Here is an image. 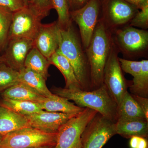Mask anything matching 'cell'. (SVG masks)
Returning <instances> with one entry per match:
<instances>
[{"label":"cell","mask_w":148,"mask_h":148,"mask_svg":"<svg viewBox=\"0 0 148 148\" xmlns=\"http://www.w3.org/2000/svg\"><path fill=\"white\" fill-rule=\"evenodd\" d=\"M12 15V12L0 5V52L4 51L8 44Z\"/></svg>","instance_id":"25"},{"label":"cell","mask_w":148,"mask_h":148,"mask_svg":"<svg viewBox=\"0 0 148 148\" xmlns=\"http://www.w3.org/2000/svg\"><path fill=\"white\" fill-rule=\"evenodd\" d=\"M142 62L141 72L133 77L128 88L132 95L148 98V60Z\"/></svg>","instance_id":"24"},{"label":"cell","mask_w":148,"mask_h":148,"mask_svg":"<svg viewBox=\"0 0 148 148\" xmlns=\"http://www.w3.org/2000/svg\"><path fill=\"white\" fill-rule=\"evenodd\" d=\"M112 42V32L106 28L100 19L89 45L85 49L90 66L91 90L98 89L103 84V73Z\"/></svg>","instance_id":"3"},{"label":"cell","mask_w":148,"mask_h":148,"mask_svg":"<svg viewBox=\"0 0 148 148\" xmlns=\"http://www.w3.org/2000/svg\"><path fill=\"white\" fill-rule=\"evenodd\" d=\"M121 67L122 71L130 74L132 77L139 75L142 69V60L141 61H131L119 57Z\"/></svg>","instance_id":"30"},{"label":"cell","mask_w":148,"mask_h":148,"mask_svg":"<svg viewBox=\"0 0 148 148\" xmlns=\"http://www.w3.org/2000/svg\"><path fill=\"white\" fill-rule=\"evenodd\" d=\"M116 126V134L125 138L136 136L148 138V121L146 119L117 120Z\"/></svg>","instance_id":"16"},{"label":"cell","mask_w":148,"mask_h":148,"mask_svg":"<svg viewBox=\"0 0 148 148\" xmlns=\"http://www.w3.org/2000/svg\"><path fill=\"white\" fill-rule=\"evenodd\" d=\"M19 73L5 63L0 64V91L20 82Z\"/></svg>","instance_id":"26"},{"label":"cell","mask_w":148,"mask_h":148,"mask_svg":"<svg viewBox=\"0 0 148 148\" xmlns=\"http://www.w3.org/2000/svg\"><path fill=\"white\" fill-rule=\"evenodd\" d=\"M127 2L135 6L139 10L148 4V0H125Z\"/></svg>","instance_id":"35"},{"label":"cell","mask_w":148,"mask_h":148,"mask_svg":"<svg viewBox=\"0 0 148 148\" xmlns=\"http://www.w3.org/2000/svg\"><path fill=\"white\" fill-rule=\"evenodd\" d=\"M43 18L28 5L12 12L8 42L17 38L34 40L39 31Z\"/></svg>","instance_id":"11"},{"label":"cell","mask_w":148,"mask_h":148,"mask_svg":"<svg viewBox=\"0 0 148 148\" xmlns=\"http://www.w3.org/2000/svg\"><path fill=\"white\" fill-rule=\"evenodd\" d=\"M50 65L48 59L34 46L27 56L24 67L40 74L47 80L49 76L48 70Z\"/></svg>","instance_id":"22"},{"label":"cell","mask_w":148,"mask_h":148,"mask_svg":"<svg viewBox=\"0 0 148 148\" xmlns=\"http://www.w3.org/2000/svg\"><path fill=\"white\" fill-rule=\"evenodd\" d=\"M75 115L43 110L26 116L31 127L53 133L58 132L61 126Z\"/></svg>","instance_id":"12"},{"label":"cell","mask_w":148,"mask_h":148,"mask_svg":"<svg viewBox=\"0 0 148 148\" xmlns=\"http://www.w3.org/2000/svg\"><path fill=\"white\" fill-rule=\"evenodd\" d=\"M58 50L69 61L82 90H91L90 68L80 36L73 22L65 29H60Z\"/></svg>","instance_id":"1"},{"label":"cell","mask_w":148,"mask_h":148,"mask_svg":"<svg viewBox=\"0 0 148 148\" xmlns=\"http://www.w3.org/2000/svg\"><path fill=\"white\" fill-rule=\"evenodd\" d=\"M140 10L131 19L129 26L145 30L148 28V4Z\"/></svg>","instance_id":"29"},{"label":"cell","mask_w":148,"mask_h":148,"mask_svg":"<svg viewBox=\"0 0 148 148\" xmlns=\"http://www.w3.org/2000/svg\"><path fill=\"white\" fill-rule=\"evenodd\" d=\"M19 81L46 98L52 95L49 90L46 79L41 75L24 67L19 71Z\"/></svg>","instance_id":"20"},{"label":"cell","mask_w":148,"mask_h":148,"mask_svg":"<svg viewBox=\"0 0 148 148\" xmlns=\"http://www.w3.org/2000/svg\"><path fill=\"white\" fill-rule=\"evenodd\" d=\"M23 2H24V4H25V5L27 6L28 5V4L30 1V0H23Z\"/></svg>","instance_id":"38"},{"label":"cell","mask_w":148,"mask_h":148,"mask_svg":"<svg viewBox=\"0 0 148 148\" xmlns=\"http://www.w3.org/2000/svg\"><path fill=\"white\" fill-rule=\"evenodd\" d=\"M0 5L14 12L26 6L23 0H0Z\"/></svg>","instance_id":"31"},{"label":"cell","mask_w":148,"mask_h":148,"mask_svg":"<svg viewBox=\"0 0 148 148\" xmlns=\"http://www.w3.org/2000/svg\"><path fill=\"white\" fill-rule=\"evenodd\" d=\"M54 146H44V147H34L31 148H54Z\"/></svg>","instance_id":"36"},{"label":"cell","mask_w":148,"mask_h":148,"mask_svg":"<svg viewBox=\"0 0 148 148\" xmlns=\"http://www.w3.org/2000/svg\"><path fill=\"white\" fill-rule=\"evenodd\" d=\"M53 9L58 14L57 24L60 29L67 28L73 21L70 16V10L67 0H50Z\"/></svg>","instance_id":"27"},{"label":"cell","mask_w":148,"mask_h":148,"mask_svg":"<svg viewBox=\"0 0 148 148\" xmlns=\"http://www.w3.org/2000/svg\"><path fill=\"white\" fill-rule=\"evenodd\" d=\"M51 90L53 94L73 101L79 107L96 111L115 122L117 120L118 106L105 84L90 91L56 87Z\"/></svg>","instance_id":"2"},{"label":"cell","mask_w":148,"mask_h":148,"mask_svg":"<svg viewBox=\"0 0 148 148\" xmlns=\"http://www.w3.org/2000/svg\"><path fill=\"white\" fill-rule=\"evenodd\" d=\"M98 112L84 108L64 123L57 132L54 148H81V135L86 125Z\"/></svg>","instance_id":"5"},{"label":"cell","mask_w":148,"mask_h":148,"mask_svg":"<svg viewBox=\"0 0 148 148\" xmlns=\"http://www.w3.org/2000/svg\"><path fill=\"white\" fill-rule=\"evenodd\" d=\"M3 135H0V142H1V140L2 137Z\"/></svg>","instance_id":"39"},{"label":"cell","mask_w":148,"mask_h":148,"mask_svg":"<svg viewBox=\"0 0 148 148\" xmlns=\"http://www.w3.org/2000/svg\"><path fill=\"white\" fill-rule=\"evenodd\" d=\"M130 148H148L147 138L139 136H132L129 142Z\"/></svg>","instance_id":"32"},{"label":"cell","mask_w":148,"mask_h":148,"mask_svg":"<svg viewBox=\"0 0 148 148\" xmlns=\"http://www.w3.org/2000/svg\"><path fill=\"white\" fill-rule=\"evenodd\" d=\"M48 59L51 65L55 66L64 76L66 82L65 88L81 89L73 67L68 59L63 54L57 50Z\"/></svg>","instance_id":"18"},{"label":"cell","mask_w":148,"mask_h":148,"mask_svg":"<svg viewBox=\"0 0 148 148\" xmlns=\"http://www.w3.org/2000/svg\"><path fill=\"white\" fill-rule=\"evenodd\" d=\"M60 28L57 21L48 24H42L34 40V46L49 59L58 48Z\"/></svg>","instance_id":"14"},{"label":"cell","mask_w":148,"mask_h":148,"mask_svg":"<svg viewBox=\"0 0 148 148\" xmlns=\"http://www.w3.org/2000/svg\"><path fill=\"white\" fill-rule=\"evenodd\" d=\"M101 19L112 33L130 23L139 9L125 0H101Z\"/></svg>","instance_id":"9"},{"label":"cell","mask_w":148,"mask_h":148,"mask_svg":"<svg viewBox=\"0 0 148 148\" xmlns=\"http://www.w3.org/2000/svg\"><path fill=\"white\" fill-rule=\"evenodd\" d=\"M34 46L33 40L17 38L10 40L3 55L4 63L12 69L19 72L24 68L27 56Z\"/></svg>","instance_id":"13"},{"label":"cell","mask_w":148,"mask_h":148,"mask_svg":"<svg viewBox=\"0 0 148 148\" xmlns=\"http://www.w3.org/2000/svg\"><path fill=\"white\" fill-rule=\"evenodd\" d=\"M146 119L145 116L132 95L127 91L118 107V119Z\"/></svg>","instance_id":"21"},{"label":"cell","mask_w":148,"mask_h":148,"mask_svg":"<svg viewBox=\"0 0 148 148\" xmlns=\"http://www.w3.org/2000/svg\"><path fill=\"white\" fill-rule=\"evenodd\" d=\"M118 48L112 39L108 58L103 73V82L118 106L119 105L131 82L125 78L119 60Z\"/></svg>","instance_id":"6"},{"label":"cell","mask_w":148,"mask_h":148,"mask_svg":"<svg viewBox=\"0 0 148 148\" xmlns=\"http://www.w3.org/2000/svg\"><path fill=\"white\" fill-rule=\"evenodd\" d=\"M2 63H4V59L3 56L2 55L1 56H0V64Z\"/></svg>","instance_id":"37"},{"label":"cell","mask_w":148,"mask_h":148,"mask_svg":"<svg viewBox=\"0 0 148 148\" xmlns=\"http://www.w3.org/2000/svg\"><path fill=\"white\" fill-rule=\"evenodd\" d=\"M116 134V122L98 113L82 134L81 148H102Z\"/></svg>","instance_id":"8"},{"label":"cell","mask_w":148,"mask_h":148,"mask_svg":"<svg viewBox=\"0 0 148 148\" xmlns=\"http://www.w3.org/2000/svg\"><path fill=\"white\" fill-rule=\"evenodd\" d=\"M70 12L77 10L84 6L89 0H67Z\"/></svg>","instance_id":"34"},{"label":"cell","mask_w":148,"mask_h":148,"mask_svg":"<svg viewBox=\"0 0 148 148\" xmlns=\"http://www.w3.org/2000/svg\"><path fill=\"white\" fill-rule=\"evenodd\" d=\"M120 52L128 57L143 56L148 48V32L131 26L122 27L112 33Z\"/></svg>","instance_id":"7"},{"label":"cell","mask_w":148,"mask_h":148,"mask_svg":"<svg viewBox=\"0 0 148 148\" xmlns=\"http://www.w3.org/2000/svg\"><path fill=\"white\" fill-rule=\"evenodd\" d=\"M28 6L43 18L47 16L50 10L53 9L50 0H30Z\"/></svg>","instance_id":"28"},{"label":"cell","mask_w":148,"mask_h":148,"mask_svg":"<svg viewBox=\"0 0 148 148\" xmlns=\"http://www.w3.org/2000/svg\"><path fill=\"white\" fill-rule=\"evenodd\" d=\"M26 127H31L26 116L0 106V135Z\"/></svg>","instance_id":"15"},{"label":"cell","mask_w":148,"mask_h":148,"mask_svg":"<svg viewBox=\"0 0 148 148\" xmlns=\"http://www.w3.org/2000/svg\"><path fill=\"white\" fill-rule=\"evenodd\" d=\"M131 95L136 102L138 103L140 108L145 114L146 119L148 120V98H144V97L133 95L132 94H131Z\"/></svg>","instance_id":"33"},{"label":"cell","mask_w":148,"mask_h":148,"mask_svg":"<svg viewBox=\"0 0 148 148\" xmlns=\"http://www.w3.org/2000/svg\"><path fill=\"white\" fill-rule=\"evenodd\" d=\"M101 0H89L82 8L70 12L72 21L78 26L85 50L89 45L96 25L101 19Z\"/></svg>","instance_id":"10"},{"label":"cell","mask_w":148,"mask_h":148,"mask_svg":"<svg viewBox=\"0 0 148 148\" xmlns=\"http://www.w3.org/2000/svg\"><path fill=\"white\" fill-rule=\"evenodd\" d=\"M0 106L5 107L24 116L38 113L43 111L38 103L31 101L3 99Z\"/></svg>","instance_id":"23"},{"label":"cell","mask_w":148,"mask_h":148,"mask_svg":"<svg viewBox=\"0 0 148 148\" xmlns=\"http://www.w3.org/2000/svg\"><path fill=\"white\" fill-rule=\"evenodd\" d=\"M38 104L44 111L74 114L79 113L84 108L77 106L66 98L53 93L50 97L45 98Z\"/></svg>","instance_id":"17"},{"label":"cell","mask_w":148,"mask_h":148,"mask_svg":"<svg viewBox=\"0 0 148 148\" xmlns=\"http://www.w3.org/2000/svg\"><path fill=\"white\" fill-rule=\"evenodd\" d=\"M57 132L47 133L32 127L18 129L3 135L0 148H31L55 146Z\"/></svg>","instance_id":"4"},{"label":"cell","mask_w":148,"mask_h":148,"mask_svg":"<svg viewBox=\"0 0 148 148\" xmlns=\"http://www.w3.org/2000/svg\"><path fill=\"white\" fill-rule=\"evenodd\" d=\"M2 96L3 99L31 101L38 103L42 102L46 98L21 82L4 90Z\"/></svg>","instance_id":"19"}]
</instances>
